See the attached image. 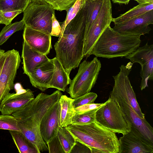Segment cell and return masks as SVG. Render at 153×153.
Masks as SVG:
<instances>
[{
    "mask_svg": "<svg viewBox=\"0 0 153 153\" xmlns=\"http://www.w3.org/2000/svg\"><path fill=\"white\" fill-rule=\"evenodd\" d=\"M87 13L85 3L83 7L67 25L54 45L56 57L69 76L84 57V41Z\"/></svg>",
    "mask_w": 153,
    "mask_h": 153,
    "instance_id": "6da1fadb",
    "label": "cell"
},
{
    "mask_svg": "<svg viewBox=\"0 0 153 153\" xmlns=\"http://www.w3.org/2000/svg\"><path fill=\"white\" fill-rule=\"evenodd\" d=\"M62 95L59 90L51 94L40 93L24 107L11 114L17 119L20 131L34 144L38 153L48 151L47 146L41 135L39 128L41 121Z\"/></svg>",
    "mask_w": 153,
    "mask_h": 153,
    "instance_id": "7a4b0ae2",
    "label": "cell"
},
{
    "mask_svg": "<svg viewBox=\"0 0 153 153\" xmlns=\"http://www.w3.org/2000/svg\"><path fill=\"white\" fill-rule=\"evenodd\" d=\"M76 141L87 146L91 153H119V142L115 133L97 121L83 125L65 127Z\"/></svg>",
    "mask_w": 153,
    "mask_h": 153,
    "instance_id": "3957f363",
    "label": "cell"
},
{
    "mask_svg": "<svg viewBox=\"0 0 153 153\" xmlns=\"http://www.w3.org/2000/svg\"><path fill=\"white\" fill-rule=\"evenodd\" d=\"M140 37L138 35L121 33L109 26L97 40L91 55L108 59L125 57L140 47Z\"/></svg>",
    "mask_w": 153,
    "mask_h": 153,
    "instance_id": "277c9868",
    "label": "cell"
},
{
    "mask_svg": "<svg viewBox=\"0 0 153 153\" xmlns=\"http://www.w3.org/2000/svg\"><path fill=\"white\" fill-rule=\"evenodd\" d=\"M79 66L77 74L71 80L66 90L74 99L90 92L96 82L101 67V62L97 57L90 61L84 60Z\"/></svg>",
    "mask_w": 153,
    "mask_h": 153,
    "instance_id": "5b68a950",
    "label": "cell"
},
{
    "mask_svg": "<svg viewBox=\"0 0 153 153\" xmlns=\"http://www.w3.org/2000/svg\"><path fill=\"white\" fill-rule=\"evenodd\" d=\"M53 14H55V10L48 2L31 0L23 12L22 19L25 26L51 35Z\"/></svg>",
    "mask_w": 153,
    "mask_h": 153,
    "instance_id": "8992f818",
    "label": "cell"
},
{
    "mask_svg": "<svg viewBox=\"0 0 153 153\" xmlns=\"http://www.w3.org/2000/svg\"><path fill=\"white\" fill-rule=\"evenodd\" d=\"M96 118V121L100 124L115 133L123 134L130 130V123L117 103L110 97L97 110Z\"/></svg>",
    "mask_w": 153,
    "mask_h": 153,
    "instance_id": "52a82bcc",
    "label": "cell"
},
{
    "mask_svg": "<svg viewBox=\"0 0 153 153\" xmlns=\"http://www.w3.org/2000/svg\"><path fill=\"white\" fill-rule=\"evenodd\" d=\"M110 0H103L98 15L88 31L85 34L83 54L87 59L99 37L112 21Z\"/></svg>",
    "mask_w": 153,
    "mask_h": 153,
    "instance_id": "ba28073f",
    "label": "cell"
},
{
    "mask_svg": "<svg viewBox=\"0 0 153 153\" xmlns=\"http://www.w3.org/2000/svg\"><path fill=\"white\" fill-rule=\"evenodd\" d=\"M110 97L117 103L131 128L137 131L146 142L153 146V128L146 119L140 117L129 103L117 95L111 92Z\"/></svg>",
    "mask_w": 153,
    "mask_h": 153,
    "instance_id": "9c48e42d",
    "label": "cell"
},
{
    "mask_svg": "<svg viewBox=\"0 0 153 153\" xmlns=\"http://www.w3.org/2000/svg\"><path fill=\"white\" fill-rule=\"evenodd\" d=\"M5 53V59L0 75V103L13 88L14 82L21 62L18 51L13 49Z\"/></svg>",
    "mask_w": 153,
    "mask_h": 153,
    "instance_id": "30bf717a",
    "label": "cell"
},
{
    "mask_svg": "<svg viewBox=\"0 0 153 153\" xmlns=\"http://www.w3.org/2000/svg\"><path fill=\"white\" fill-rule=\"evenodd\" d=\"M125 57L133 64L138 63L140 65L141 90L148 87V81L153 79V45H149L147 42Z\"/></svg>",
    "mask_w": 153,
    "mask_h": 153,
    "instance_id": "8fae6325",
    "label": "cell"
},
{
    "mask_svg": "<svg viewBox=\"0 0 153 153\" xmlns=\"http://www.w3.org/2000/svg\"><path fill=\"white\" fill-rule=\"evenodd\" d=\"M153 24V10L126 21L116 24L113 30L121 33L140 36L149 33Z\"/></svg>",
    "mask_w": 153,
    "mask_h": 153,
    "instance_id": "7c38bea8",
    "label": "cell"
},
{
    "mask_svg": "<svg viewBox=\"0 0 153 153\" xmlns=\"http://www.w3.org/2000/svg\"><path fill=\"white\" fill-rule=\"evenodd\" d=\"M119 153H153V146L146 142L136 131L131 128L119 139Z\"/></svg>",
    "mask_w": 153,
    "mask_h": 153,
    "instance_id": "4fadbf2b",
    "label": "cell"
},
{
    "mask_svg": "<svg viewBox=\"0 0 153 153\" xmlns=\"http://www.w3.org/2000/svg\"><path fill=\"white\" fill-rule=\"evenodd\" d=\"M16 93H9L0 103L1 114L11 115L21 109L34 98L33 92L29 89L22 88Z\"/></svg>",
    "mask_w": 153,
    "mask_h": 153,
    "instance_id": "5bb4252c",
    "label": "cell"
},
{
    "mask_svg": "<svg viewBox=\"0 0 153 153\" xmlns=\"http://www.w3.org/2000/svg\"><path fill=\"white\" fill-rule=\"evenodd\" d=\"M60 109L59 100L50 108L41 121L40 131L42 137L46 144L57 135L60 126Z\"/></svg>",
    "mask_w": 153,
    "mask_h": 153,
    "instance_id": "9a60e30c",
    "label": "cell"
},
{
    "mask_svg": "<svg viewBox=\"0 0 153 153\" xmlns=\"http://www.w3.org/2000/svg\"><path fill=\"white\" fill-rule=\"evenodd\" d=\"M23 34L24 41L36 51L47 55L52 48L51 36L25 26Z\"/></svg>",
    "mask_w": 153,
    "mask_h": 153,
    "instance_id": "2e32d148",
    "label": "cell"
},
{
    "mask_svg": "<svg viewBox=\"0 0 153 153\" xmlns=\"http://www.w3.org/2000/svg\"><path fill=\"white\" fill-rule=\"evenodd\" d=\"M53 59L38 66L28 76L32 85L42 91L48 88L53 72Z\"/></svg>",
    "mask_w": 153,
    "mask_h": 153,
    "instance_id": "e0dca14e",
    "label": "cell"
},
{
    "mask_svg": "<svg viewBox=\"0 0 153 153\" xmlns=\"http://www.w3.org/2000/svg\"><path fill=\"white\" fill-rule=\"evenodd\" d=\"M22 57L23 74L28 76L39 65L50 60L46 55L36 51L24 41L22 44Z\"/></svg>",
    "mask_w": 153,
    "mask_h": 153,
    "instance_id": "ac0fdd59",
    "label": "cell"
},
{
    "mask_svg": "<svg viewBox=\"0 0 153 153\" xmlns=\"http://www.w3.org/2000/svg\"><path fill=\"white\" fill-rule=\"evenodd\" d=\"M53 59L54 70L51 79L48 85V88H55L64 92L67 86L70 84L71 79L56 57Z\"/></svg>",
    "mask_w": 153,
    "mask_h": 153,
    "instance_id": "d6986e66",
    "label": "cell"
},
{
    "mask_svg": "<svg viewBox=\"0 0 153 153\" xmlns=\"http://www.w3.org/2000/svg\"><path fill=\"white\" fill-rule=\"evenodd\" d=\"M74 99L62 95L59 100L60 109L59 126L66 127L72 124L73 117L76 114L73 102Z\"/></svg>",
    "mask_w": 153,
    "mask_h": 153,
    "instance_id": "ffe728a7",
    "label": "cell"
},
{
    "mask_svg": "<svg viewBox=\"0 0 153 153\" xmlns=\"http://www.w3.org/2000/svg\"><path fill=\"white\" fill-rule=\"evenodd\" d=\"M13 140L20 153H38L33 144L21 131L9 130Z\"/></svg>",
    "mask_w": 153,
    "mask_h": 153,
    "instance_id": "44dd1931",
    "label": "cell"
},
{
    "mask_svg": "<svg viewBox=\"0 0 153 153\" xmlns=\"http://www.w3.org/2000/svg\"><path fill=\"white\" fill-rule=\"evenodd\" d=\"M153 10V2L143 3L134 7L118 17L113 18L114 23H119L140 16Z\"/></svg>",
    "mask_w": 153,
    "mask_h": 153,
    "instance_id": "7402d4cb",
    "label": "cell"
},
{
    "mask_svg": "<svg viewBox=\"0 0 153 153\" xmlns=\"http://www.w3.org/2000/svg\"><path fill=\"white\" fill-rule=\"evenodd\" d=\"M103 0H85L87 8L85 33L88 30L97 18L102 6Z\"/></svg>",
    "mask_w": 153,
    "mask_h": 153,
    "instance_id": "603a6c76",
    "label": "cell"
},
{
    "mask_svg": "<svg viewBox=\"0 0 153 153\" xmlns=\"http://www.w3.org/2000/svg\"><path fill=\"white\" fill-rule=\"evenodd\" d=\"M57 135L65 153H70L76 141L65 127L59 126Z\"/></svg>",
    "mask_w": 153,
    "mask_h": 153,
    "instance_id": "cb8c5ba5",
    "label": "cell"
},
{
    "mask_svg": "<svg viewBox=\"0 0 153 153\" xmlns=\"http://www.w3.org/2000/svg\"><path fill=\"white\" fill-rule=\"evenodd\" d=\"M31 0H0V12L20 10L23 12Z\"/></svg>",
    "mask_w": 153,
    "mask_h": 153,
    "instance_id": "d4e9b609",
    "label": "cell"
},
{
    "mask_svg": "<svg viewBox=\"0 0 153 153\" xmlns=\"http://www.w3.org/2000/svg\"><path fill=\"white\" fill-rule=\"evenodd\" d=\"M25 26V23L22 19L5 25L0 32V45L6 42L14 33L24 30Z\"/></svg>",
    "mask_w": 153,
    "mask_h": 153,
    "instance_id": "484cf974",
    "label": "cell"
},
{
    "mask_svg": "<svg viewBox=\"0 0 153 153\" xmlns=\"http://www.w3.org/2000/svg\"><path fill=\"white\" fill-rule=\"evenodd\" d=\"M99 108L80 114H76L72 119V124L83 125L96 121V113Z\"/></svg>",
    "mask_w": 153,
    "mask_h": 153,
    "instance_id": "4316f807",
    "label": "cell"
},
{
    "mask_svg": "<svg viewBox=\"0 0 153 153\" xmlns=\"http://www.w3.org/2000/svg\"><path fill=\"white\" fill-rule=\"evenodd\" d=\"M0 129L20 131L16 118L12 115H0Z\"/></svg>",
    "mask_w": 153,
    "mask_h": 153,
    "instance_id": "83f0119b",
    "label": "cell"
},
{
    "mask_svg": "<svg viewBox=\"0 0 153 153\" xmlns=\"http://www.w3.org/2000/svg\"><path fill=\"white\" fill-rule=\"evenodd\" d=\"M85 0H77L74 5L69 9L66 10L67 12L65 21L61 23L62 32L67 25L76 16L79 10L83 7Z\"/></svg>",
    "mask_w": 153,
    "mask_h": 153,
    "instance_id": "f1b7e54d",
    "label": "cell"
},
{
    "mask_svg": "<svg viewBox=\"0 0 153 153\" xmlns=\"http://www.w3.org/2000/svg\"><path fill=\"white\" fill-rule=\"evenodd\" d=\"M97 97V94L94 92H89L74 99L73 105L74 108L89 104L94 103Z\"/></svg>",
    "mask_w": 153,
    "mask_h": 153,
    "instance_id": "f546056e",
    "label": "cell"
},
{
    "mask_svg": "<svg viewBox=\"0 0 153 153\" xmlns=\"http://www.w3.org/2000/svg\"><path fill=\"white\" fill-rule=\"evenodd\" d=\"M77 0H44L51 4L55 10H66L73 6Z\"/></svg>",
    "mask_w": 153,
    "mask_h": 153,
    "instance_id": "4dcf8cb0",
    "label": "cell"
},
{
    "mask_svg": "<svg viewBox=\"0 0 153 153\" xmlns=\"http://www.w3.org/2000/svg\"><path fill=\"white\" fill-rule=\"evenodd\" d=\"M46 144L49 153H65L57 135Z\"/></svg>",
    "mask_w": 153,
    "mask_h": 153,
    "instance_id": "1f68e13d",
    "label": "cell"
},
{
    "mask_svg": "<svg viewBox=\"0 0 153 153\" xmlns=\"http://www.w3.org/2000/svg\"><path fill=\"white\" fill-rule=\"evenodd\" d=\"M22 12L20 10L0 12L1 24L7 25L10 24L14 18Z\"/></svg>",
    "mask_w": 153,
    "mask_h": 153,
    "instance_id": "d6a6232c",
    "label": "cell"
},
{
    "mask_svg": "<svg viewBox=\"0 0 153 153\" xmlns=\"http://www.w3.org/2000/svg\"><path fill=\"white\" fill-rule=\"evenodd\" d=\"M104 103H92L85 104L75 108L76 114H80L88 111L99 108Z\"/></svg>",
    "mask_w": 153,
    "mask_h": 153,
    "instance_id": "836d02e7",
    "label": "cell"
},
{
    "mask_svg": "<svg viewBox=\"0 0 153 153\" xmlns=\"http://www.w3.org/2000/svg\"><path fill=\"white\" fill-rule=\"evenodd\" d=\"M62 32V28L59 22L56 19L55 14H53L52 17V24L51 36L59 37Z\"/></svg>",
    "mask_w": 153,
    "mask_h": 153,
    "instance_id": "e575fe53",
    "label": "cell"
},
{
    "mask_svg": "<svg viewBox=\"0 0 153 153\" xmlns=\"http://www.w3.org/2000/svg\"><path fill=\"white\" fill-rule=\"evenodd\" d=\"M90 153L89 148L85 145L78 141L74 146L70 153Z\"/></svg>",
    "mask_w": 153,
    "mask_h": 153,
    "instance_id": "d590c367",
    "label": "cell"
},
{
    "mask_svg": "<svg viewBox=\"0 0 153 153\" xmlns=\"http://www.w3.org/2000/svg\"><path fill=\"white\" fill-rule=\"evenodd\" d=\"M6 54L5 52L0 57V75L5 59Z\"/></svg>",
    "mask_w": 153,
    "mask_h": 153,
    "instance_id": "8d00e7d4",
    "label": "cell"
},
{
    "mask_svg": "<svg viewBox=\"0 0 153 153\" xmlns=\"http://www.w3.org/2000/svg\"><path fill=\"white\" fill-rule=\"evenodd\" d=\"M131 0H111L114 3L128 4Z\"/></svg>",
    "mask_w": 153,
    "mask_h": 153,
    "instance_id": "74e56055",
    "label": "cell"
},
{
    "mask_svg": "<svg viewBox=\"0 0 153 153\" xmlns=\"http://www.w3.org/2000/svg\"><path fill=\"white\" fill-rule=\"evenodd\" d=\"M135 1H137L139 4L148 2H153V0H135Z\"/></svg>",
    "mask_w": 153,
    "mask_h": 153,
    "instance_id": "f35d334b",
    "label": "cell"
},
{
    "mask_svg": "<svg viewBox=\"0 0 153 153\" xmlns=\"http://www.w3.org/2000/svg\"><path fill=\"white\" fill-rule=\"evenodd\" d=\"M5 52V51L4 50L0 49V57L3 55Z\"/></svg>",
    "mask_w": 153,
    "mask_h": 153,
    "instance_id": "ab89813d",
    "label": "cell"
},
{
    "mask_svg": "<svg viewBox=\"0 0 153 153\" xmlns=\"http://www.w3.org/2000/svg\"><path fill=\"white\" fill-rule=\"evenodd\" d=\"M0 24H1V21H0Z\"/></svg>",
    "mask_w": 153,
    "mask_h": 153,
    "instance_id": "60d3db41",
    "label": "cell"
},
{
    "mask_svg": "<svg viewBox=\"0 0 153 153\" xmlns=\"http://www.w3.org/2000/svg\"><path fill=\"white\" fill-rule=\"evenodd\" d=\"M40 0L43 1H44V0Z\"/></svg>",
    "mask_w": 153,
    "mask_h": 153,
    "instance_id": "b9f144b4",
    "label": "cell"
}]
</instances>
